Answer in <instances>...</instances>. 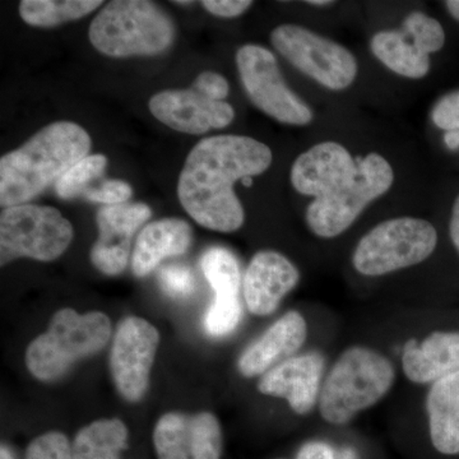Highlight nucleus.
Here are the masks:
<instances>
[{
  "instance_id": "f257e3e1",
  "label": "nucleus",
  "mask_w": 459,
  "mask_h": 459,
  "mask_svg": "<svg viewBox=\"0 0 459 459\" xmlns=\"http://www.w3.org/2000/svg\"><path fill=\"white\" fill-rule=\"evenodd\" d=\"M271 148L246 135H214L195 144L178 183V197L189 216L205 229L234 232L244 208L234 192L238 180L261 175L272 164Z\"/></svg>"
},
{
  "instance_id": "f03ea898",
  "label": "nucleus",
  "mask_w": 459,
  "mask_h": 459,
  "mask_svg": "<svg viewBox=\"0 0 459 459\" xmlns=\"http://www.w3.org/2000/svg\"><path fill=\"white\" fill-rule=\"evenodd\" d=\"M91 138L82 126L56 122L45 126L0 160V204H26L89 156Z\"/></svg>"
},
{
  "instance_id": "7ed1b4c3",
  "label": "nucleus",
  "mask_w": 459,
  "mask_h": 459,
  "mask_svg": "<svg viewBox=\"0 0 459 459\" xmlns=\"http://www.w3.org/2000/svg\"><path fill=\"white\" fill-rule=\"evenodd\" d=\"M395 370L386 356L365 346L344 350L322 385L319 412L328 424L342 427L385 397Z\"/></svg>"
},
{
  "instance_id": "20e7f679",
  "label": "nucleus",
  "mask_w": 459,
  "mask_h": 459,
  "mask_svg": "<svg viewBox=\"0 0 459 459\" xmlns=\"http://www.w3.org/2000/svg\"><path fill=\"white\" fill-rule=\"evenodd\" d=\"M90 41L108 56H157L171 47V18L147 0H114L90 26Z\"/></svg>"
},
{
  "instance_id": "39448f33",
  "label": "nucleus",
  "mask_w": 459,
  "mask_h": 459,
  "mask_svg": "<svg viewBox=\"0 0 459 459\" xmlns=\"http://www.w3.org/2000/svg\"><path fill=\"white\" fill-rule=\"evenodd\" d=\"M110 334V319L104 313L59 310L48 332L33 340L27 349V368L38 379H56L74 362L101 351Z\"/></svg>"
},
{
  "instance_id": "423d86ee",
  "label": "nucleus",
  "mask_w": 459,
  "mask_h": 459,
  "mask_svg": "<svg viewBox=\"0 0 459 459\" xmlns=\"http://www.w3.org/2000/svg\"><path fill=\"white\" fill-rule=\"evenodd\" d=\"M437 246V232L427 220H386L362 237L352 255L359 273L385 276L427 261Z\"/></svg>"
},
{
  "instance_id": "0eeeda50",
  "label": "nucleus",
  "mask_w": 459,
  "mask_h": 459,
  "mask_svg": "<svg viewBox=\"0 0 459 459\" xmlns=\"http://www.w3.org/2000/svg\"><path fill=\"white\" fill-rule=\"evenodd\" d=\"M394 172L388 160L377 153L358 160V170L349 183L327 197L314 199L307 211V223L316 237H340L365 208L394 186Z\"/></svg>"
},
{
  "instance_id": "6e6552de",
  "label": "nucleus",
  "mask_w": 459,
  "mask_h": 459,
  "mask_svg": "<svg viewBox=\"0 0 459 459\" xmlns=\"http://www.w3.org/2000/svg\"><path fill=\"white\" fill-rule=\"evenodd\" d=\"M74 240V226L54 207L20 204L5 208L0 216L2 265L27 256L51 262Z\"/></svg>"
},
{
  "instance_id": "1a4fd4ad",
  "label": "nucleus",
  "mask_w": 459,
  "mask_h": 459,
  "mask_svg": "<svg viewBox=\"0 0 459 459\" xmlns=\"http://www.w3.org/2000/svg\"><path fill=\"white\" fill-rule=\"evenodd\" d=\"M281 56L325 89L341 91L355 82L358 62L337 42L298 25H281L271 33Z\"/></svg>"
},
{
  "instance_id": "9d476101",
  "label": "nucleus",
  "mask_w": 459,
  "mask_h": 459,
  "mask_svg": "<svg viewBox=\"0 0 459 459\" xmlns=\"http://www.w3.org/2000/svg\"><path fill=\"white\" fill-rule=\"evenodd\" d=\"M237 65L247 96L263 113L289 126H303L312 122V110L289 89L270 50L259 45H244L238 50Z\"/></svg>"
},
{
  "instance_id": "9b49d317",
  "label": "nucleus",
  "mask_w": 459,
  "mask_h": 459,
  "mask_svg": "<svg viewBox=\"0 0 459 459\" xmlns=\"http://www.w3.org/2000/svg\"><path fill=\"white\" fill-rule=\"evenodd\" d=\"M160 334L147 320L129 316L120 323L110 355L115 385L126 400L140 401L150 382Z\"/></svg>"
},
{
  "instance_id": "f8f14e48",
  "label": "nucleus",
  "mask_w": 459,
  "mask_h": 459,
  "mask_svg": "<svg viewBox=\"0 0 459 459\" xmlns=\"http://www.w3.org/2000/svg\"><path fill=\"white\" fill-rule=\"evenodd\" d=\"M150 111L169 128L195 135L225 128L235 117L234 108L228 102L204 98L192 87L157 93L150 100Z\"/></svg>"
},
{
  "instance_id": "ddd939ff",
  "label": "nucleus",
  "mask_w": 459,
  "mask_h": 459,
  "mask_svg": "<svg viewBox=\"0 0 459 459\" xmlns=\"http://www.w3.org/2000/svg\"><path fill=\"white\" fill-rule=\"evenodd\" d=\"M144 204L105 205L100 208L96 221L99 238L91 250V261L108 276L122 273L128 264L133 235L151 217Z\"/></svg>"
},
{
  "instance_id": "4468645a",
  "label": "nucleus",
  "mask_w": 459,
  "mask_h": 459,
  "mask_svg": "<svg viewBox=\"0 0 459 459\" xmlns=\"http://www.w3.org/2000/svg\"><path fill=\"white\" fill-rule=\"evenodd\" d=\"M356 170L358 161L346 147L337 142H322L295 160L290 178L299 193L319 199L342 188Z\"/></svg>"
},
{
  "instance_id": "2eb2a0df",
  "label": "nucleus",
  "mask_w": 459,
  "mask_h": 459,
  "mask_svg": "<svg viewBox=\"0 0 459 459\" xmlns=\"http://www.w3.org/2000/svg\"><path fill=\"white\" fill-rule=\"evenodd\" d=\"M325 358L318 352L292 356L262 376L258 389L272 397L285 398L298 415H307L318 404Z\"/></svg>"
},
{
  "instance_id": "dca6fc26",
  "label": "nucleus",
  "mask_w": 459,
  "mask_h": 459,
  "mask_svg": "<svg viewBox=\"0 0 459 459\" xmlns=\"http://www.w3.org/2000/svg\"><path fill=\"white\" fill-rule=\"evenodd\" d=\"M300 272L281 253L263 250L250 261L244 277V298L250 313L270 316L281 301L295 289Z\"/></svg>"
},
{
  "instance_id": "f3484780",
  "label": "nucleus",
  "mask_w": 459,
  "mask_h": 459,
  "mask_svg": "<svg viewBox=\"0 0 459 459\" xmlns=\"http://www.w3.org/2000/svg\"><path fill=\"white\" fill-rule=\"evenodd\" d=\"M307 336L304 316L295 310L287 312L241 353L238 371L247 377L264 376L277 362L292 358L303 346Z\"/></svg>"
},
{
  "instance_id": "a211bd4d",
  "label": "nucleus",
  "mask_w": 459,
  "mask_h": 459,
  "mask_svg": "<svg viewBox=\"0 0 459 459\" xmlns=\"http://www.w3.org/2000/svg\"><path fill=\"white\" fill-rule=\"evenodd\" d=\"M404 376L416 385L437 382L459 370V332H433L422 342L409 340L402 351Z\"/></svg>"
},
{
  "instance_id": "6ab92c4d",
  "label": "nucleus",
  "mask_w": 459,
  "mask_h": 459,
  "mask_svg": "<svg viewBox=\"0 0 459 459\" xmlns=\"http://www.w3.org/2000/svg\"><path fill=\"white\" fill-rule=\"evenodd\" d=\"M192 244V228L179 219H164L148 223L142 230L133 252L135 276L144 277L169 256L184 255Z\"/></svg>"
},
{
  "instance_id": "aec40b11",
  "label": "nucleus",
  "mask_w": 459,
  "mask_h": 459,
  "mask_svg": "<svg viewBox=\"0 0 459 459\" xmlns=\"http://www.w3.org/2000/svg\"><path fill=\"white\" fill-rule=\"evenodd\" d=\"M427 411L434 448L442 455H459V370L431 385Z\"/></svg>"
},
{
  "instance_id": "412c9836",
  "label": "nucleus",
  "mask_w": 459,
  "mask_h": 459,
  "mask_svg": "<svg viewBox=\"0 0 459 459\" xmlns=\"http://www.w3.org/2000/svg\"><path fill=\"white\" fill-rule=\"evenodd\" d=\"M370 48L382 65L402 77L420 80L430 71V56L420 50L402 30L376 33L371 39Z\"/></svg>"
},
{
  "instance_id": "4be33fe9",
  "label": "nucleus",
  "mask_w": 459,
  "mask_h": 459,
  "mask_svg": "<svg viewBox=\"0 0 459 459\" xmlns=\"http://www.w3.org/2000/svg\"><path fill=\"white\" fill-rule=\"evenodd\" d=\"M128 430L117 419L99 420L83 429L72 446V459H119Z\"/></svg>"
},
{
  "instance_id": "5701e85b",
  "label": "nucleus",
  "mask_w": 459,
  "mask_h": 459,
  "mask_svg": "<svg viewBox=\"0 0 459 459\" xmlns=\"http://www.w3.org/2000/svg\"><path fill=\"white\" fill-rule=\"evenodd\" d=\"M101 4L98 0H23L20 14L27 25L54 27L87 16Z\"/></svg>"
},
{
  "instance_id": "b1692460",
  "label": "nucleus",
  "mask_w": 459,
  "mask_h": 459,
  "mask_svg": "<svg viewBox=\"0 0 459 459\" xmlns=\"http://www.w3.org/2000/svg\"><path fill=\"white\" fill-rule=\"evenodd\" d=\"M153 442L159 459H193L192 418L183 413H166L157 422Z\"/></svg>"
},
{
  "instance_id": "393cba45",
  "label": "nucleus",
  "mask_w": 459,
  "mask_h": 459,
  "mask_svg": "<svg viewBox=\"0 0 459 459\" xmlns=\"http://www.w3.org/2000/svg\"><path fill=\"white\" fill-rule=\"evenodd\" d=\"M202 271L216 296H238L240 270L237 258L223 247H211L202 256Z\"/></svg>"
},
{
  "instance_id": "a878e982",
  "label": "nucleus",
  "mask_w": 459,
  "mask_h": 459,
  "mask_svg": "<svg viewBox=\"0 0 459 459\" xmlns=\"http://www.w3.org/2000/svg\"><path fill=\"white\" fill-rule=\"evenodd\" d=\"M108 159L104 155L84 157L71 170L66 171L56 183V193L62 199L83 197L92 189L93 181L99 180L107 169Z\"/></svg>"
},
{
  "instance_id": "bb28decb",
  "label": "nucleus",
  "mask_w": 459,
  "mask_h": 459,
  "mask_svg": "<svg viewBox=\"0 0 459 459\" xmlns=\"http://www.w3.org/2000/svg\"><path fill=\"white\" fill-rule=\"evenodd\" d=\"M402 31L407 33L416 47L428 56L442 49L446 42L443 26L435 18L421 12L409 14L402 26Z\"/></svg>"
},
{
  "instance_id": "cd10ccee",
  "label": "nucleus",
  "mask_w": 459,
  "mask_h": 459,
  "mask_svg": "<svg viewBox=\"0 0 459 459\" xmlns=\"http://www.w3.org/2000/svg\"><path fill=\"white\" fill-rule=\"evenodd\" d=\"M195 434L193 459H220L222 453V433L219 420L210 412L192 416Z\"/></svg>"
},
{
  "instance_id": "c85d7f7f",
  "label": "nucleus",
  "mask_w": 459,
  "mask_h": 459,
  "mask_svg": "<svg viewBox=\"0 0 459 459\" xmlns=\"http://www.w3.org/2000/svg\"><path fill=\"white\" fill-rule=\"evenodd\" d=\"M241 319L238 296H214L205 316L204 327L211 336L221 337L231 333Z\"/></svg>"
},
{
  "instance_id": "c756f323",
  "label": "nucleus",
  "mask_w": 459,
  "mask_h": 459,
  "mask_svg": "<svg viewBox=\"0 0 459 459\" xmlns=\"http://www.w3.org/2000/svg\"><path fill=\"white\" fill-rule=\"evenodd\" d=\"M26 459H72V446L65 434L51 431L30 443Z\"/></svg>"
},
{
  "instance_id": "7c9ffc66",
  "label": "nucleus",
  "mask_w": 459,
  "mask_h": 459,
  "mask_svg": "<svg viewBox=\"0 0 459 459\" xmlns=\"http://www.w3.org/2000/svg\"><path fill=\"white\" fill-rule=\"evenodd\" d=\"M159 282L166 294L172 298H186L195 291L192 271L186 265H168L159 274Z\"/></svg>"
},
{
  "instance_id": "2f4dec72",
  "label": "nucleus",
  "mask_w": 459,
  "mask_h": 459,
  "mask_svg": "<svg viewBox=\"0 0 459 459\" xmlns=\"http://www.w3.org/2000/svg\"><path fill=\"white\" fill-rule=\"evenodd\" d=\"M132 195V186L126 181L107 180L99 186H93L83 197L96 204L115 205L126 204L128 199H131Z\"/></svg>"
},
{
  "instance_id": "473e14b6",
  "label": "nucleus",
  "mask_w": 459,
  "mask_h": 459,
  "mask_svg": "<svg viewBox=\"0 0 459 459\" xmlns=\"http://www.w3.org/2000/svg\"><path fill=\"white\" fill-rule=\"evenodd\" d=\"M433 122L446 132H459V91L444 96L433 108Z\"/></svg>"
},
{
  "instance_id": "72a5a7b5",
  "label": "nucleus",
  "mask_w": 459,
  "mask_h": 459,
  "mask_svg": "<svg viewBox=\"0 0 459 459\" xmlns=\"http://www.w3.org/2000/svg\"><path fill=\"white\" fill-rule=\"evenodd\" d=\"M192 89L204 95V98L223 101L229 95V83L221 74L214 72H204L195 78Z\"/></svg>"
},
{
  "instance_id": "f704fd0d",
  "label": "nucleus",
  "mask_w": 459,
  "mask_h": 459,
  "mask_svg": "<svg viewBox=\"0 0 459 459\" xmlns=\"http://www.w3.org/2000/svg\"><path fill=\"white\" fill-rule=\"evenodd\" d=\"M201 4L213 16L235 18L252 7L253 3L249 0H204Z\"/></svg>"
},
{
  "instance_id": "c9c22d12",
  "label": "nucleus",
  "mask_w": 459,
  "mask_h": 459,
  "mask_svg": "<svg viewBox=\"0 0 459 459\" xmlns=\"http://www.w3.org/2000/svg\"><path fill=\"white\" fill-rule=\"evenodd\" d=\"M296 459H337L336 453L329 444L312 440L301 446Z\"/></svg>"
},
{
  "instance_id": "e433bc0d",
  "label": "nucleus",
  "mask_w": 459,
  "mask_h": 459,
  "mask_svg": "<svg viewBox=\"0 0 459 459\" xmlns=\"http://www.w3.org/2000/svg\"><path fill=\"white\" fill-rule=\"evenodd\" d=\"M449 231H451V238L455 249L459 253V195L453 204L451 225H449Z\"/></svg>"
},
{
  "instance_id": "4c0bfd02",
  "label": "nucleus",
  "mask_w": 459,
  "mask_h": 459,
  "mask_svg": "<svg viewBox=\"0 0 459 459\" xmlns=\"http://www.w3.org/2000/svg\"><path fill=\"white\" fill-rule=\"evenodd\" d=\"M446 144L451 150L459 148V132H448L446 134Z\"/></svg>"
},
{
  "instance_id": "58836bf2",
  "label": "nucleus",
  "mask_w": 459,
  "mask_h": 459,
  "mask_svg": "<svg viewBox=\"0 0 459 459\" xmlns=\"http://www.w3.org/2000/svg\"><path fill=\"white\" fill-rule=\"evenodd\" d=\"M446 5L452 17L459 21V0H448V2H446Z\"/></svg>"
},
{
  "instance_id": "ea45409f",
  "label": "nucleus",
  "mask_w": 459,
  "mask_h": 459,
  "mask_svg": "<svg viewBox=\"0 0 459 459\" xmlns=\"http://www.w3.org/2000/svg\"><path fill=\"white\" fill-rule=\"evenodd\" d=\"M307 4L316 5V7H325V5L333 4V2H329V0H312V2H307Z\"/></svg>"
},
{
  "instance_id": "a19ab883",
  "label": "nucleus",
  "mask_w": 459,
  "mask_h": 459,
  "mask_svg": "<svg viewBox=\"0 0 459 459\" xmlns=\"http://www.w3.org/2000/svg\"><path fill=\"white\" fill-rule=\"evenodd\" d=\"M0 459H13L11 452H9L5 446H2V451H0Z\"/></svg>"
}]
</instances>
